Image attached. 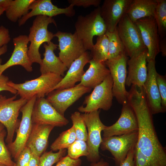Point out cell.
<instances>
[{
    "mask_svg": "<svg viewBox=\"0 0 166 166\" xmlns=\"http://www.w3.org/2000/svg\"><path fill=\"white\" fill-rule=\"evenodd\" d=\"M138 131L120 136L102 138L100 144L102 151H109L114 159L115 165L120 166L130 150L136 144Z\"/></svg>",
    "mask_w": 166,
    "mask_h": 166,
    "instance_id": "11",
    "label": "cell"
},
{
    "mask_svg": "<svg viewBox=\"0 0 166 166\" xmlns=\"http://www.w3.org/2000/svg\"><path fill=\"white\" fill-rule=\"evenodd\" d=\"M53 23L57 26L56 21L52 17L43 15L36 16L30 29L28 36L30 44L28 48V55L31 62L40 64L42 62L39 49L41 45L51 42L54 34L48 30L49 24Z\"/></svg>",
    "mask_w": 166,
    "mask_h": 166,
    "instance_id": "2",
    "label": "cell"
},
{
    "mask_svg": "<svg viewBox=\"0 0 166 166\" xmlns=\"http://www.w3.org/2000/svg\"><path fill=\"white\" fill-rule=\"evenodd\" d=\"M75 32L82 41L87 51L90 50L94 44L93 37L104 34L107 31L104 21L101 17L100 7L85 16L77 17L75 24Z\"/></svg>",
    "mask_w": 166,
    "mask_h": 166,
    "instance_id": "4",
    "label": "cell"
},
{
    "mask_svg": "<svg viewBox=\"0 0 166 166\" xmlns=\"http://www.w3.org/2000/svg\"><path fill=\"white\" fill-rule=\"evenodd\" d=\"M0 166H6L4 165H0Z\"/></svg>",
    "mask_w": 166,
    "mask_h": 166,
    "instance_id": "50",
    "label": "cell"
},
{
    "mask_svg": "<svg viewBox=\"0 0 166 166\" xmlns=\"http://www.w3.org/2000/svg\"><path fill=\"white\" fill-rule=\"evenodd\" d=\"M136 117L132 108L128 102L122 105L120 116L113 124L106 126L103 130V137L120 136L137 131Z\"/></svg>",
    "mask_w": 166,
    "mask_h": 166,
    "instance_id": "16",
    "label": "cell"
},
{
    "mask_svg": "<svg viewBox=\"0 0 166 166\" xmlns=\"http://www.w3.org/2000/svg\"><path fill=\"white\" fill-rule=\"evenodd\" d=\"M34 0H12L5 10L6 17L11 22H16L29 12V6Z\"/></svg>",
    "mask_w": 166,
    "mask_h": 166,
    "instance_id": "27",
    "label": "cell"
},
{
    "mask_svg": "<svg viewBox=\"0 0 166 166\" xmlns=\"http://www.w3.org/2000/svg\"><path fill=\"white\" fill-rule=\"evenodd\" d=\"M135 23L139 30L143 42L147 49V61L155 60L160 52V39L154 17L140 19Z\"/></svg>",
    "mask_w": 166,
    "mask_h": 166,
    "instance_id": "15",
    "label": "cell"
},
{
    "mask_svg": "<svg viewBox=\"0 0 166 166\" xmlns=\"http://www.w3.org/2000/svg\"><path fill=\"white\" fill-rule=\"evenodd\" d=\"M17 95L7 98L0 95V122L6 129V141L7 144L13 141L16 128L20 123L18 119L20 110L28 101L22 98L15 100Z\"/></svg>",
    "mask_w": 166,
    "mask_h": 166,
    "instance_id": "6",
    "label": "cell"
},
{
    "mask_svg": "<svg viewBox=\"0 0 166 166\" xmlns=\"http://www.w3.org/2000/svg\"><path fill=\"white\" fill-rule=\"evenodd\" d=\"M92 166H109V163L105 161L103 159H100L98 162L91 164Z\"/></svg>",
    "mask_w": 166,
    "mask_h": 166,
    "instance_id": "45",
    "label": "cell"
},
{
    "mask_svg": "<svg viewBox=\"0 0 166 166\" xmlns=\"http://www.w3.org/2000/svg\"><path fill=\"white\" fill-rule=\"evenodd\" d=\"M156 80L161 99V105L163 109L166 110V76L161 75L157 73Z\"/></svg>",
    "mask_w": 166,
    "mask_h": 166,
    "instance_id": "36",
    "label": "cell"
},
{
    "mask_svg": "<svg viewBox=\"0 0 166 166\" xmlns=\"http://www.w3.org/2000/svg\"><path fill=\"white\" fill-rule=\"evenodd\" d=\"M89 63V68L85 72L78 84L92 89L101 83L110 73L105 63L91 59Z\"/></svg>",
    "mask_w": 166,
    "mask_h": 166,
    "instance_id": "25",
    "label": "cell"
},
{
    "mask_svg": "<svg viewBox=\"0 0 166 166\" xmlns=\"http://www.w3.org/2000/svg\"><path fill=\"white\" fill-rule=\"evenodd\" d=\"M135 146L129 151L120 166H134L133 156Z\"/></svg>",
    "mask_w": 166,
    "mask_h": 166,
    "instance_id": "42",
    "label": "cell"
},
{
    "mask_svg": "<svg viewBox=\"0 0 166 166\" xmlns=\"http://www.w3.org/2000/svg\"><path fill=\"white\" fill-rule=\"evenodd\" d=\"M91 59L99 62L105 63L108 59V39L105 34L97 36L96 44L90 50Z\"/></svg>",
    "mask_w": 166,
    "mask_h": 166,
    "instance_id": "28",
    "label": "cell"
},
{
    "mask_svg": "<svg viewBox=\"0 0 166 166\" xmlns=\"http://www.w3.org/2000/svg\"><path fill=\"white\" fill-rule=\"evenodd\" d=\"M159 48L160 52H161L162 56H166V37L160 39Z\"/></svg>",
    "mask_w": 166,
    "mask_h": 166,
    "instance_id": "44",
    "label": "cell"
},
{
    "mask_svg": "<svg viewBox=\"0 0 166 166\" xmlns=\"http://www.w3.org/2000/svg\"><path fill=\"white\" fill-rule=\"evenodd\" d=\"M53 126L33 123L32 130L26 146L40 157L47 148L50 133Z\"/></svg>",
    "mask_w": 166,
    "mask_h": 166,
    "instance_id": "23",
    "label": "cell"
},
{
    "mask_svg": "<svg viewBox=\"0 0 166 166\" xmlns=\"http://www.w3.org/2000/svg\"><path fill=\"white\" fill-rule=\"evenodd\" d=\"M57 46V45L51 42L47 44L44 43L43 47L45 49L44 57L40 65L41 74L51 73L62 76L68 69L67 67L54 52Z\"/></svg>",
    "mask_w": 166,
    "mask_h": 166,
    "instance_id": "24",
    "label": "cell"
},
{
    "mask_svg": "<svg viewBox=\"0 0 166 166\" xmlns=\"http://www.w3.org/2000/svg\"><path fill=\"white\" fill-rule=\"evenodd\" d=\"M67 149V155L74 159L82 156L87 157L89 154L86 142L83 140L77 139Z\"/></svg>",
    "mask_w": 166,
    "mask_h": 166,
    "instance_id": "33",
    "label": "cell"
},
{
    "mask_svg": "<svg viewBox=\"0 0 166 166\" xmlns=\"http://www.w3.org/2000/svg\"><path fill=\"white\" fill-rule=\"evenodd\" d=\"M7 50V45H5L0 48V56L5 53Z\"/></svg>",
    "mask_w": 166,
    "mask_h": 166,
    "instance_id": "47",
    "label": "cell"
},
{
    "mask_svg": "<svg viewBox=\"0 0 166 166\" xmlns=\"http://www.w3.org/2000/svg\"><path fill=\"white\" fill-rule=\"evenodd\" d=\"M98 110L81 114L88 130L86 142L89 154L86 157L92 164L100 159L99 150L102 141L101 133L106 126L101 122Z\"/></svg>",
    "mask_w": 166,
    "mask_h": 166,
    "instance_id": "8",
    "label": "cell"
},
{
    "mask_svg": "<svg viewBox=\"0 0 166 166\" xmlns=\"http://www.w3.org/2000/svg\"><path fill=\"white\" fill-rule=\"evenodd\" d=\"M147 53L146 49L128 59V73L125 81L127 86L143 88L147 76Z\"/></svg>",
    "mask_w": 166,
    "mask_h": 166,
    "instance_id": "20",
    "label": "cell"
},
{
    "mask_svg": "<svg viewBox=\"0 0 166 166\" xmlns=\"http://www.w3.org/2000/svg\"><path fill=\"white\" fill-rule=\"evenodd\" d=\"M66 151L65 149H61L55 153L52 150L45 152L40 157L38 166H52L65 156Z\"/></svg>",
    "mask_w": 166,
    "mask_h": 166,
    "instance_id": "34",
    "label": "cell"
},
{
    "mask_svg": "<svg viewBox=\"0 0 166 166\" xmlns=\"http://www.w3.org/2000/svg\"><path fill=\"white\" fill-rule=\"evenodd\" d=\"M91 59L90 53L86 51L71 64L61 80L52 90L62 89L73 87L76 83L80 81L85 71V65Z\"/></svg>",
    "mask_w": 166,
    "mask_h": 166,
    "instance_id": "22",
    "label": "cell"
},
{
    "mask_svg": "<svg viewBox=\"0 0 166 166\" xmlns=\"http://www.w3.org/2000/svg\"><path fill=\"white\" fill-rule=\"evenodd\" d=\"M127 101L134 110L137 121L138 137L135 148L153 166H166V149L157 136L143 88L132 86Z\"/></svg>",
    "mask_w": 166,
    "mask_h": 166,
    "instance_id": "1",
    "label": "cell"
},
{
    "mask_svg": "<svg viewBox=\"0 0 166 166\" xmlns=\"http://www.w3.org/2000/svg\"><path fill=\"white\" fill-rule=\"evenodd\" d=\"M35 96L28 100L20 110L22 115L21 121L17 129L16 136L14 141L7 144L11 155L16 160L21 152L26 146V143L32 130L33 123L32 113L37 99Z\"/></svg>",
    "mask_w": 166,
    "mask_h": 166,
    "instance_id": "9",
    "label": "cell"
},
{
    "mask_svg": "<svg viewBox=\"0 0 166 166\" xmlns=\"http://www.w3.org/2000/svg\"><path fill=\"white\" fill-rule=\"evenodd\" d=\"M4 126L0 122V133L4 129Z\"/></svg>",
    "mask_w": 166,
    "mask_h": 166,
    "instance_id": "49",
    "label": "cell"
},
{
    "mask_svg": "<svg viewBox=\"0 0 166 166\" xmlns=\"http://www.w3.org/2000/svg\"><path fill=\"white\" fill-rule=\"evenodd\" d=\"M128 60V56L125 53L105 62L108 68L112 79L113 97L122 105L127 102L128 95V92L125 87Z\"/></svg>",
    "mask_w": 166,
    "mask_h": 166,
    "instance_id": "7",
    "label": "cell"
},
{
    "mask_svg": "<svg viewBox=\"0 0 166 166\" xmlns=\"http://www.w3.org/2000/svg\"><path fill=\"white\" fill-rule=\"evenodd\" d=\"M5 9L2 7H0V16L3 14V12L5 11Z\"/></svg>",
    "mask_w": 166,
    "mask_h": 166,
    "instance_id": "48",
    "label": "cell"
},
{
    "mask_svg": "<svg viewBox=\"0 0 166 166\" xmlns=\"http://www.w3.org/2000/svg\"><path fill=\"white\" fill-rule=\"evenodd\" d=\"M6 133L4 129L0 133V163L6 166H15V163L12 160L11 154L5 144Z\"/></svg>",
    "mask_w": 166,
    "mask_h": 166,
    "instance_id": "35",
    "label": "cell"
},
{
    "mask_svg": "<svg viewBox=\"0 0 166 166\" xmlns=\"http://www.w3.org/2000/svg\"><path fill=\"white\" fill-rule=\"evenodd\" d=\"M3 165V164H1V163H0V165Z\"/></svg>",
    "mask_w": 166,
    "mask_h": 166,
    "instance_id": "51",
    "label": "cell"
},
{
    "mask_svg": "<svg viewBox=\"0 0 166 166\" xmlns=\"http://www.w3.org/2000/svg\"><path fill=\"white\" fill-rule=\"evenodd\" d=\"M77 140L86 141L87 137L86 126L81 113L76 111L72 113L70 116Z\"/></svg>",
    "mask_w": 166,
    "mask_h": 166,
    "instance_id": "32",
    "label": "cell"
},
{
    "mask_svg": "<svg viewBox=\"0 0 166 166\" xmlns=\"http://www.w3.org/2000/svg\"><path fill=\"white\" fill-rule=\"evenodd\" d=\"M153 17L156 23L160 39L166 36V0H156Z\"/></svg>",
    "mask_w": 166,
    "mask_h": 166,
    "instance_id": "30",
    "label": "cell"
},
{
    "mask_svg": "<svg viewBox=\"0 0 166 166\" xmlns=\"http://www.w3.org/2000/svg\"><path fill=\"white\" fill-rule=\"evenodd\" d=\"M33 123L62 127L68 120L59 113L45 97L37 98L32 113Z\"/></svg>",
    "mask_w": 166,
    "mask_h": 166,
    "instance_id": "14",
    "label": "cell"
},
{
    "mask_svg": "<svg viewBox=\"0 0 166 166\" xmlns=\"http://www.w3.org/2000/svg\"><path fill=\"white\" fill-rule=\"evenodd\" d=\"M156 0H132L126 14L133 23L140 19L153 17Z\"/></svg>",
    "mask_w": 166,
    "mask_h": 166,
    "instance_id": "26",
    "label": "cell"
},
{
    "mask_svg": "<svg viewBox=\"0 0 166 166\" xmlns=\"http://www.w3.org/2000/svg\"><path fill=\"white\" fill-rule=\"evenodd\" d=\"M105 34L108 39V60L114 58L123 54L126 53L124 47L118 35L117 28L113 32L106 31Z\"/></svg>",
    "mask_w": 166,
    "mask_h": 166,
    "instance_id": "29",
    "label": "cell"
},
{
    "mask_svg": "<svg viewBox=\"0 0 166 166\" xmlns=\"http://www.w3.org/2000/svg\"><path fill=\"white\" fill-rule=\"evenodd\" d=\"M28 36L20 35L13 39L14 48L9 60L5 64L0 63V75L8 68L16 65H20L27 71L33 70L32 64L28 55Z\"/></svg>",
    "mask_w": 166,
    "mask_h": 166,
    "instance_id": "21",
    "label": "cell"
},
{
    "mask_svg": "<svg viewBox=\"0 0 166 166\" xmlns=\"http://www.w3.org/2000/svg\"><path fill=\"white\" fill-rule=\"evenodd\" d=\"M113 81L109 74L92 92L85 97L83 104L78 108L80 112L87 113L102 109L109 110L112 105Z\"/></svg>",
    "mask_w": 166,
    "mask_h": 166,
    "instance_id": "5",
    "label": "cell"
},
{
    "mask_svg": "<svg viewBox=\"0 0 166 166\" xmlns=\"http://www.w3.org/2000/svg\"><path fill=\"white\" fill-rule=\"evenodd\" d=\"M10 81L7 76L2 74L0 75V92L6 91L16 95L17 94V91L9 85V82Z\"/></svg>",
    "mask_w": 166,
    "mask_h": 166,
    "instance_id": "40",
    "label": "cell"
},
{
    "mask_svg": "<svg viewBox=\"0 0 166 166\" xmlns=\"http://www.w3.org/2000/svg\"><path fill=\"white\" fill-rule=\"evenodd\" d=\"M117 30L127 56L131 58L147 49L139 29L126 14L118 23Z\"/></svg>",
    "mask_w": 166,
    "mask_h": 166,
    "instance_id": "10",
    "label": "cell"
},
{
    "mask_svg": "<svg viewBox=\"0 0 166 166\" xmlns=\"http://www.w3.org/2000/svg\"><path fill=\"white\" fill-rule=\"evenodd\" d=\"M77 140L76 134L72 126L67 130L62 132L50 146L52 151H56L67 148Z\"/></svg>",
    "mask_w": 166,
    "mask_h": 166,
    "instance_id": "31",
    "label": "cell"
},
{
    "mask_svg": "<svg viewBox=\"0 0 166 166\" xmlns=\"http://www.w3.org/2000/svg\"><path fill=\"white\" fill-rule=\"evenodd\" d=\"M39 156L34 152L31 151V157L27 166H38L39 163Z\"/></svg>",
    "mask_w": 166,
    "mask_h": 166,
    "instance_id": "43",
    "label": "cell"
},
{
    "mask_svg": "<svg viewBox=\"0 0 166 166\" xmlns=\"http://www.w3.org/2000/svg\"><path fill=\"white\" fill-rule=\"evenodd\" d=\"M132 0H105L100 7L101 15L107 31L112 32L116 29L122 18L126 14Z\"/></svg>",
    "mask_w": 166,
    "mask_h": 166,
    "instance_id": "18",
    "label": "cell"
},
{
    "mask_svg": "<svg viewBox=\"0 0 166 166\" xmlns=\"http://www.w3.org/2000/svg\"><path fill=\"white\" fill-rule=\"evenodd\" d=\"M63 77L57 74L48 73L41 74L35 79L21 83L16 84L10 81L9 85L17 90V94L21 98L28 100L35 96L37 98L45 97Z\"/></svg>",
    "mask_w": 166,
    "mask_h": 166,
    "instance_id": "3",
    "label": "cell"
},
{
    "mask_svg": "<svg viewBox=\"0 0 166 166\" xmlns=\"http://www.w3.org/2000/svg\"><path fill=\"white\" fill-rule=\"evenodd\" d=\"M12 0H0V7L6 9L10 6Z\"/></svg>",
    "mask_w": 166,
    "mask_h": 166,
    "instance_id": "46",
    "label": "cell"
},
{
    "mask_svg": "<svg viewBox=\"0 0 166 166\" xmlns=\"http://www.w3.org/2000/svg\"><path fill=\"white\" fill-rule=\"evenodd\" d=\"M147 76L143 86L146 100L152 115L165 111L161 105V99L156 80L157 72L155 60L147 61Z\"/></svg>",
    "mask_w": 166,
    "mask_h": 166,
    "instance_id": "17",
    "label": "cell"
},
{
    "mask_svg": "<svg viewBox=\"0 0 166 166\" xmlns=\"http://www.w3.org/2000/svg\"><path fill=\"white\" fill-rule=\"evenodd\" d=\"M10 40L8 29L3 26H0V48L6 45Z\"/></svg>",
    "mask_w": 166,
    "mask_h": 166,
    "instance_id": "41",
    "label": "cell"
},
{
    "mask_svg": "<svg viewBox=\"0 0 166 166\" xmlns=\"http://www.w3.org/2000/svg\"><path fill=\"white\" fill-rule=\"evenodd\" d=\"M92 89L79 85L73 87L54 89L48 93L46 99L62 115L67 109Z\"/></svg>",
    "mask_w": 166,
    "mask_h": 166,
    "instance_id": "13",
    "label": "cell"
},
{
    "mask_svg": "<svg viewBox=\"0 0 166 166\" xmlns=\"http://www.w3.org/2000/svg\"><path fill=\"white\" fill-rule=\"evenodd\" d=\"M69 4L74 6H82L86 8L93 6L97 7L99 6L101 2V0H68Z\"/></svg>",
    "mask_w": 166,
    "mask_h": 166,
    "instance_id": "38",
    "label": "cell"
},
{
    "mask_svg": "<svg viewBox=\"0 0 166 166\" xmlns=\"http://www.w3.org/2000/svg\"><path fill=\"white\" fill-rule=\"evenodd\" d=\"M74 6L69 4L68 7L59 8L53 4L50 0H34L30 5L29 10L31 11L19 20L18 26L25 23L30 18L34 16L43 15L52 17L61 14H65L69 17L73 16L75 13Z\"/></svg>",
    "mask_w": 166,
    "mask_h": 166,
    "instance_id": "19",
    "label": "cell"
},
{
    "mask_svg": "<svg viewBox=\"0 0 166 166\" xmlns=\"http://www.w3.org/2000/svg\"><path fill=\"white\" fill-rule=\"evenodd\" d=\"M31 151L26 146L21 152L16 160L15 166H27L31 157Z\"/></svg>",
    "mask_w": 166,
    "mask_h": 166,
    "instance_id": "37",
    "label": "cell"
},
{
    "mask_svg": "<svg viewBox=\"0 0 166 166\" xmlns=\"http://www.w3.org/2000/svg\"><path fill=\"white\" fill-rule=\"evenodd\" d=\"M81 162L80 158L74 159L67 155L61 159L55 166H80Z\"/></svg>",
    "mask_w": 166,
    "mask_h": 166,
    "instance_id": "39",
    "label": "cell"
},
{
    "mask_svg": "<svg viewBox=\"0 0 166 166\" xmlns=\"http://www.w3.org/2000/svg\"><path fill=\"white\" fill-rule=\"evenodd\" d=\"M58 38L59 57L68 69L72 63L87 51L77 33L58 31L54 34Z\"/></svg>",
    "mask_w": 166,
    "mask_h": 166,
    "instance_id": "12",
    "label": "cell"
}]
</instances>
